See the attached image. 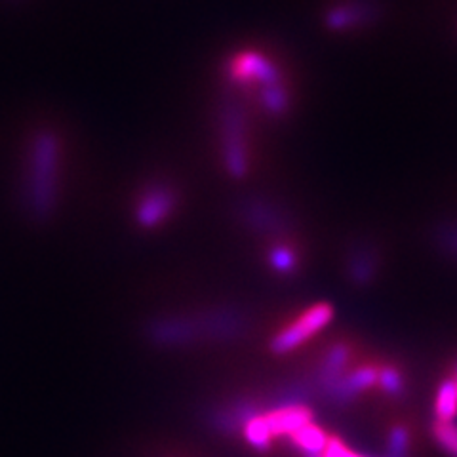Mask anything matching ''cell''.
<instances>
[{
  "instance_id": "cell-13",
  "label": "cell",
  "mask_w": 457,
  "mask_h": 457,
  "mask_svg": "<svg viewBox=\"0 0 457 457\" xmlns=\"http://www.w3.org/2000/svg\"><path fill=\"white\" fill-rule=\"evenodd\" d=\"M374 13L376 10L368 3H345L328 10L324 20L332 31H349V29L368 23Z\"/></svg>"
},
{
  "instance_id": "cell-4",
  "label": "cell",
  "mask_w": 457,
  "mask_h": 457,
  "mask_svg": "<svg viewBox=\"0 0 457 457\" xmlns=\"http://www.w3.org/2000/svg\"><path fill=\"white\" fill-rule=\"evenodd\" d=\"M336 309L330 303H317L309 311H305L294 324L286 326L282 332H278L269 343V349L273 354L284 356L294 353L297 347H302L305 341H309L314 334L332 322Z\"/></svg>"
},
{
  "instance_id": "cell-22",
  "label": "cell",
  "mask_w": 457,
  "mask_h": 457,
  "mask_svg": "<svg viewBox=\"0 0 457 457\" xmlns=\"http://www.w3.org/2000/svg\"><path fill=\"white\" fill-rule=\"evenodd\" d=\"M410 448V431L404 425H395L387 438L389 457H406Z\"/></svg>"
},
{
  "instance_id": "cell-23",
  "label": "cell",
  "mask_w": 457,
  "mask_h": 457,
  "mask_svg": "<svg viewBox=\"0 0 457 457\" xmlns=\"http://www.w3.org/2000/svg\"><path fill=\"white\" fill-rule=\"evenodd\" d=\"M435 242L446 253L457 257V223H442L435 231Z\"/></svg>"
},
{
  "instance_id": "cell-17",
  "label": "cell",
  "mask_w": 457,
  "mask_h": 457,
  "mask_svg": "<svg viewBox=\"0 0 457 457\" xmlns=\"http://www.w3.org/2000/svg\"><path fill=\"white\" fill-rule=\"evenodd\" d=\"M292 440H294V445L303 453H324V450L328 446V440L330 438L326 436V433L319 425L309 423V425L299 428V431H295L292 435Z\"/></svg>"
},
{
  "instance_id": "cell-20",
  "label": "cell",
  "mask_w": 457,
  "mask_h": 457,
  "mask_svg": "<svg viewBox=\"0 0 457 457\" xmlns=\"http://www.w3.org/2000/svg\"><path fill=\"white\" fill-rule=\"evenodd\" d=\"M431 435L442 452L448 453L450 457H457V425L453 421L452 423L435 421Z\"/></svg>"
},
{
  "instance_id": "cell-18",
  "label": "cell",
  "mask_w": 457,
  "mask_h": 457,
  "mask_svg": "<svg viewBox=\"0 0 457 457\" xmlns=\"http://www.w3.org/2000/svg\"><path fill=\"white\" fill-rule=\"evenodd\" d=\"M242 435H245L246 442L252 448L260 450V452L269 450L270 442H273V438H275L273 433H270V427H269L265 416H257L252 421H248L246 427L242 428Z\"/></svg>"
},
{
  "instance_id": "cell-2",
  "label": "cell",
  "mask_w": 457,
  "mask_h": 457,
  "mask_svg": "<svg viewBox=\"0 0 457 457\" xmlns=\"http://www.w3.org/2000/svg\"><path fill=\"white\" fill-rule=\"evenodd\" d=\"M62 181V143L55 132L42 128L33 139L27 154L23 179V204L35 221H48L60 203Z\"/></svg>"
},
{
  "instance_id": "cell-24",
  "label": "cell",
  "mask_w": 457,
  "mask_h": 457,
  "mask_svg": "<svg viewBox=\"0 0 457 457\" xmlns=\"http://www.w3.org/2000/svg\"><path fill=\"white\" fill-rule=\"evenodd\" d=\"M324 457H364V455L349 450L341 440L330 438V440H328L326 450H324Z\"/></svg>"
},
{
  "instance_id": "cell-5",
  "label": "cell",
  "mask_w": 457,
  "mask_h": 457,
  "mask_svg": "<svg viewBox=\"0 0 457 457\" xmlns=\"http://www.w3.org/2000/svg\"><path fill=\"white\" fill-rule=\"evenodd\" d=\"M178 204L176 191L166 183H154L143 191L137 198L134 210V220L143 231H153L161 227L171 213H174Z\"/></svg>"
},
{
  "instance_id": "cell-10",
  "label": "cell",
  "mask_w": 457,
  "mask_h": 457,
  "mask_svg": "<svg viewBox=\"0 0 457 457\" xmlns=\"http://www.w3.org/2000/svg\"><path fill=\"white\" fill-rule=\"evenodd\" d=\"M378 270L379 253L374 246L356 245L351 248V253L347 257V277L354 286L366 288V286L376 280Z\"/></svg>"
},
{
  "instance_id": "cell-25",
  "label": "cell",
  "mask_w": 457,
  "mask_h": 457,
  "mask_svg": "<svg viewBox=\"0 0 457 457\" xmlns=\"http://www.w3.org/2000/svg\"><path fill=\"white\" fill-rule=\"evenodd\" d=\"M303 457H324V453H303Z\"/></svg>"
},
{
  "instance_id": "cell-11",
  "label": "cell",
  "mask_w": 457,
  "mask_h": 457,
  "mask_svg": "<svg viewBox=\"0 0 457 457\" xmlns=\"http://www.w3.org/2000/svg\"><path fill=\"white\" fill-rule=\"evenodd\" d=\"M351 361V347L345 345V343H336L328 353L324 354L322 362L319 364L317 376H314V387H319L320 393H324L328 387L343 376L347 374V366Z\"/></svg>"
},
{
  "instance_id": "cell-21",
  "label": "cell",
  "mask_w": 457,
  "mask_h": 457,
  "mask_svg": "<svg viewBox=\"0 0 457 457\" xmlns=\"http://www.w3.org/2000/svg\"><path fill=\"white\" fill-rule=\"evenodd\" d=\"M378 385L391 396H403L406 383L398 370H395L391 366H385V368L378 370Z\"/></svg>"
},
{
  "instance_id": "cell-1",
  "label": "cell",
  "mask_w": 457,
  "mask_h": 457,
  "mask_svg": "<svg viewBox=\"0 0 457 457\" xmlns=\"http://www.w3.org/2000/svg\"><path fill=\"white\" fill-rule=\"evenodd\" d=\"M248 317L237 307H218L196 314L153 319L145 336L154 347L185 349L203 341H233L248 332Z\"/></svg>"
},
{
  "instance_id": "cell-6",
  "label": "cell",
  "mask_w": 457,
  "mask_h": 457,
  "mask_svg": "<svg viewBox=\"0 0 457 457\" xmlns=\"http://www.w3.org/2000/svg\"><path fill=\"white\" fill-rule=\"evenodd\" d=\"M237 213L250 231L262 235L278 237L288 233L292 227V221L286 216V212H282L277 204L269 203V200L260 196H250L242 200Z\"/></svg>"
},
{
  "instance_id": "cell-16",
  "label": "cell",
  "mask_w": 457,
  "mask_h": 457,
  "mask_svg": "<svg viewBox=\"0 0 457 457\" xmlns=\"http://www.w3.org/2000/svg\"><path fill=\"white\" fill-rule=\"evenodd\" d=\"M262 107L270 117H282L290 109V94L284 82H277L273 86H265L260 96Z\"/></svg>"
},
{
  "instance_id": "cell-8",
  "label": "cell",
  "mask_w": 457,
  "mask_h": 457,
  "mask_svg": "<svg viewBox=\"0 0 457 457\" xmlns=\"http://www.w3.org/2000/svg\"><path fill=\"white\" fill-rule=\"evenodd\" d=\"M376 383H378V368L362 366L353 371H347V374H343L332 387H328L322 395L336 406H347L351 404V400H354L366 389L374 387Z\"/></svg>"
},
{
  "instance_id": "cell-12",
  "label": "cell",
  "mask_w": 457,
  "mask_h": 457,
  "mask_svg": "<svg viewBox=\"0 0 457 457\" xmlns=\"http://www.w3.org/2000/svg\"><path fill=\"white\" fill-rule=\"evenodd\" d=\"M312 418L314 416L309 404L277 408V410H270L265 416L273 436H284V435L292 436L302 427L312 423Z\"/></svg>"
},
{
  "instance_id": "cell-3",
  "label": "cell",
  "mask_w": 457,
  "mask_h": 457,
  "mask_svg": "<svg viewBox=\"0 0 457 457\" xmlns=\"http://www.w3.org/2000/svg\"><path fill=\"white\" fill-rule=\"evenodd\" d=\"M221 154L227 174L240 181L248 176V145H246V120L242 109L228 102L221 111Z\"/></svg>"
},
{
  "instance_id": "cell-9",
  "label": "cell",
  "mask_w": 457,
  "mask_h": 457,
  "mask_svg": "<svg viewBox=\"0 0 457 457\" xmlns=\"http://www.w3.org/2000/svg\"><path fill=\"white\" fill-rule=\"evenodd\" d=\"M257 416H262V411L252 400H235L210 413V427L221 435H235L242 433L246 423Z\"/></svg>"
},
{
  "instance_id": "cell-14",
  "label": "cell",
  "mask_w": 457,
  "mask_h": 457,
  "mask_svg": "<svg viewBox=\"0 0 457 457\" xmlns=\"http://www.w3.org/2000/svg\"><path fill=\"white\" fill-rule=\"evenodd\" d=\"M435 416L436 421L452 423L457 416V387L453 378H448L440 383L435 398Z\"/></svg>"
},
{
  "instance_id": "cell-15",
  "label": "cell",
  "mask_w": 457,
  "mask_h": 457,
  "mask_svg": "<svg viewBox=\"0 0 457 457\" xmlns=\"http://www.w3.org/2000/svg\"><path fill=\"white\" fill-rule=\"evenodd\" d=\"M312 385L314 383H311V381H292L288 385H284L282 389H278L275 393L273 406H270V410L307 404L309 396L312 395Z\"/></svg>"
},
{
  "instance_id": "cell-19",
  "label": "cell",
  "mask_w": 457,
  "mask_h": 457,
  "mask_svg": "<svg viewBox=\"0 0 457 457\" xmlns=\"http://www.w3.org/2000/svg\"><path fill=\"white\" fill-rule=\"evenodd\" d=\"M267 262H269L270 269L282 277L294 275L297 265H299L297 253L290 246H284V245H275L273 248H270L267 253Z\"/></svg>"
},
{
  "instance_id": "cell-7",
  "label": "cell",
  "mask_w": 457,
  "mask_h": 457,
  "mask_svg": "<svg viewBox=\"0 0 457 457\" xmlns=\"http://www.w3.org/2000/svg\"><path fill=\"white\" fill-rule=\"evenodd\" d=\"M228 75H231V79L237 82L260 84L262 88L282 82V75L277 69V65L270 60H267L263 54H257V52H245L237 55L231 62V71H228Z\"/></svg>"
},
{
  "instance_id": "cell-26",
  "label": "cell",
  "mask_w": 457,
  "mask_h": 457,
  "mask_svg": "<svg viewBox=\"0 0 457 457\" xmlns=\"http://www.w3.org/2000/svg\"><path fill=\"white\" fill-rule=\"evenodd\" d=\"M453 381H455V387H457V364H455V376H453Z\"/></svg>"
}]
</instances>
